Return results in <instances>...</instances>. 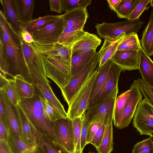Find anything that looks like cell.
<instances>
[{"label": "cell", "instance_id": "6da1fadb", "mask_svg": "<svg viewBox=\"0 0 153 153\" xmlns=\"http://www.w3.org/2000/svg\"><path fill=\"white\" fill-rule=\"evenodd\" d=\"M30 123L35 129L52 140L57 142L52 123L44 112L39 93L35 92L29 99H21L19 105Z\"/></svg>", "mask_w": 153, "mask_h": 153}, {"label": "cell", "instance_id": "7a4b0ae2", "mask_svg": "<svg viewBox=\"0 0 153 153\" xmlns=\"http://www.w3.org/2000/svg\"><path fill=\"white\" fill-rule=\"evenodd\" d=\"M35 51L40 58L46 77L53 81L60 89L65 86L71 79L70 60L60 56L44 55Z\"/></svg>", "mask_w": 153, "mask_h": 153}, {"label": "cell", "instance_id": "3957f363", "mask_svg": "<svg viewBox=\"0 0 153 153\" xmlns=\"http://www.w3.org/2000/svg\"><path fill=\"white\" fill-rule=\"evenodd\" d=\"M143 21L139 19L133 21L128 19L119 22L110 23L103 22L95 25L98 35L102 39L115 40L124 35L137 33L142 27Z\"/></svg>", "mask_w": 153, "mask_h": 153}, {"label": "cell", "instance_id": "277c9868", "mask_svg": "<svg viewBox=\"0 0 153 153\" xmlns=\"http://www.w3.org/2000/svg\"><path fill=\"white\" fill-rule=\"evenodd\" d=\"M98 74L97 69L89 76L68 106V117L73 120L81 117L86 110L94 83Z\"/></svg>", "mask_w": 153, "mask_h": 153}, {"label": "cell", "instance_id": "5b68a950", "mask_svg": "<svg viewBox=\"0 0 153 153\" xmlns=\"http://www.w3.org/2000/svg\"><path fill=\"white\" fill-rule=\"evenodd\" d=\"M99 62L100 56L97 52L89 62L71 79L65 86L61 89L64 100L68 106L77 92L95 70Z\"/></svg>", "mask_w": 153, "mask_h": 153}, {"label": "cell", "instance_id": "8992f818", "mask_svg": "<svg viewBox=\"0 0 153 153\" xmlns=\"http://www.w3.org/2000/svg\"><path fill=\"white\" fill-rule=\"evenodd\" d=\"M118 91V86L109 96L91 108L85 111V114L91 123L97 122L106 125L113 120L115 105Z\"/></svg>", "mask_w": 153, "mask_h": 153}, {"label": "cell", "instance_id": "52a82bcc", "mask_svg": "<svg viewBox=\"0 0 153 153\" xmlns=\"http://www.w3.org/2000/svg\"><path fill=\"white\" fill-rule=\"evenodd\" d=\"M9 62V76L13 78L21 74L28 82L32 83L31 76L24 58L22 49L15 42L5 45Z\"/></svg>", "mask_w": 153, "mask_h": 153}, {"label": "cell", "instance_id": "ba28073f", "mask_svg": "<svg viewBox=\"0 0 153 153\" xmlns=\"http://www.w3.org/2000/svg\"><path fill=\"white\" fill-rule=\"evenodd\" d=\"M65 28V22L60 17L48 23L31 33L37 44L48 45L58 42Z\"/></svg>", "mask_w": 153, "mask_h": 153}, {"label": "cell", "instance_id": "9c48e42d", "mask_svg": "<svg viewBox=\"0 0 153 153\" xmlns=\"http://www.w3.org/2000/svg\"><path fill=\"white\" fill-rule=\"evenodd\" d=\"M133 125L140 135L153 136V107L145 99L137 105L133 117Z\"/></svg>", "mask_w": 153, "mask_h": 153}, {"label": "cell", "instance_id": "30bf717a", "mask_svg": "<svg viewBox=\"0 0 153 153\" xmlns=\"http://www.w3.org/2000/svg\"><path fill=\"white\" fill-rule=\"evenodd\" d=\"M57 142L67 151L75 152L72 120L68 117L59 119L52 123Z\"/></svg>", "mask_w": 153, "mask_h": 153}, {"label": "cell", "instance_id": "8fae6325", "mask_svg": "<svg viewBox=\"0 0 153 153\" xmlns=\"http://www.w3.org/2000/svg\"><path fill=\"white\" fill-rule=\"evenodd\" d=\"M19 40V45L30 74L42 82L49 84L50 81L45 75L42 62L37 58L35 52L31 44L24 42L21 37Z\"/></svg>", "mask_w": 153, "mask_h": 153}, {"label": "cell", "instance_id": "7c38bea8", "mask_svg": "<svg viewBox=\"0 0 153 153\" xmlns=\"http://www.w3.org/2000/svg\"><path fill=\"white\" fill-rule=\"evenodd\" d=\"M122 68L112 62L106 80L102 88L91 103L88 106L89 109L108 97L112 92L118 86V83Z\"/></svg>", "mask_w": 153, "mask_h": 153}, {"label": "cell", "instance_id": "4fadbf2b", "mask_svg": "<svg viewBox=\"0 0 153 153\" xmlns=\"http://www.w3.org/2000/svg\"><path fill=\"white\" fill-rule=\"evenodd\" d=\"M131 93L116 128L121 129L127 127L131 122L139 102L142 100L143 94L138 87L132 84Z\"/></svg>", "mask_w": 153, "mask_h": 153}, {"label": "cell", "instance_id": "5bb4252c", "mask_svg": "<svg viewBox=\"0 0 153 153\" xmlns=\"http://www.w3.org/2000/svg\"><path fill=\"white\" fill-rule=\"evenodd\" d=\"M139 51H117L111 60L121 68L123 72L138 69Z\"/></svg>", "mask_w": 153, "mask_h": 153}, {"label": "cell", "instance_id": "9a60e30c", "mask_svg": "<svg viewBox=\"0 0 153 153\" xmlns=\"http://www.w3.org/2000/svg\"><path fill=\"white\" fill-rule=\"evenodd\" d=\"M88 16L87 8H77L61 15L65 27H71L76 30H82Z\"/></svg>", "mask_w": 153, "mask_h": 153}, {"label": "cell", "instance_id": "2e32d148", "mask_svg": "<svg viewBox=\"0 0 153 153\" xmlns=\"http://www.w3.org/2000/svg\"><path fill=\"white\" fill-rule=\"evenodd\" d=\"M0 97L1 98L5 106L9 131L22 140L20 125L14 107L10 103L4 93L1 90Z\"/></svg>", "mask_w": 153, "mask_h": 153}, {"label": "cell", "instance_id": "e0dca14e", "mask_svg": "<svg viewBox=\"0 0 153 153\" xmlns=\"http://www.w3.org/2000/svg\"><path fill=\"white\" fill-rule=\"evenodd\" d=\"M37 52L45 56H54L71 59L72 55L71 47L63 46L59 43L48 45H39L35 42L30 44Z\"/></svg>", "mask_w": 153, "mask_h": 153}, {"label": "cell", "instance_id": "ac0fdd59", "mask_svg": "<svg viewBox=\"0 0 153 153\" xmlns=\"http://www.w3.org/2000/svg\"><path fill=\"white\" fill-rule=\"evenodd\" d=\"M101 42V40L96 35L85 32L72 47V55L96 50Z\"/></svg>", "mask_w": 153, "mask_h": 153}, {"label": "cell", "instance_id": "d6986e66", "mask_svg": "<svg viewBox=\"0 0 153 153\" xmlns=\"http://www.w3.org/2000/svg\"><path fill=\"white\" fill-rule=\"evenodd\" d=\"M31 75L32 83L39 94L54 107L66 113L63 105L54 94L50 84L42 82L32 75Z\"/></svg>", "mask_w": 153, "mask_h": 153}, {"label": "cell", "instance_id": "ffe728a7", "mask_svg": "<svg viewBox=\"0 0 153 153\" xmlns=\"http://www.w3.org/2000/svg\"><path fill=\"white\" fill-rule=\"evenodd\" d=\"M3 13L8 26L18 38L20 37V22L19 20L13 0H0Z\"/></svg>", "mask_w": 153, "mask_h": 153}, {"label": "cell", "instance_id": "44dd1931", "mask_svg": "<svg viewBox=\"0 0 153 153\" xmlns=\"http://www.w3.org/2000/svg\"><path fill=\"white\" fill-rule=\"evenodd\" d=\"M35 130L37 138V153H75L69 152L57 142L51 140Z\"/></svg>", "mask_w": 153, "mask_h": 153}, {"label": "cell", "instance_id": "7402d4cb", "mask_svg": "<svg viewBox=\"0 0 153 153\" xmlns=\"http://www.w3.org/2000/svg\"><path fill=\"white\" fill-rule=\"evenodd\" d=\"M138 67L142 79L153 87V61L140 46Z\"/></svg>", "mask_w": 153, "mask_h": 153}, {"label": "cell", "instance_id": "603a6c76", "mask_svg": "<svg viewBox=\"0 0 153 153\" xmlns=\"http://www.w3.org/2000/svg\"><path fill=\"white\" fill-rule=\"evenodd\" d=\"M97 53L96 50H91L82 53L72 54L70 60L71 79L80 72Z\"/></svg>", "mask_w": 153, "mask_h": 153}, {"label": "cell", "instance_id": "cb8c5ba5", "mask_svg": "<svg viewBox=\"0 0 153 153\" xmlns=\"http://www.w3.org/2000/svg\"><path fill=\"white\" fill-rule=\"evenodd\" d=\"M126 35H124L115 40L104 39L102 46L98 52L100 56V62L98 68L102 67L111 59L117 51L120 44Z\"/></svg>", "mask_w": 153, "mask_h": 153}, {"label": "cell", "instance_id": "d4e9b609", "mask_svg": "<svg viewBox=\"0 0 153 153\" xmlns=\"http://www.w3.org/2000/svg\"><path fill=\"white\" fill-rule=\"evenodd\" d=\"M7 143L11 153H36L37 143L27 144L9 131Z\"/></svg>", "mask_w": 153, "mask_h": 153}, {"label": "cell", "instance_id": "484cf974", "mask_svg": "<svg viewBox=\"0 0 153 153\" xmlns=\"http://www.w3.org/2000/svg\"><path fill=\"white\" fill-rule=\"evenodd\" d=\"M15 8L20 22L33 20L34 0H13Z\"/></svg>", "mask_w": 153, "mask_h": 153}, {"label": "cell", "instance_id": "4316f807", "mask_svg": "<svg viewBox=\"0 0 153 153\" xmlns=\"http://www.w3.org/2000/svg\"><path fill=\"white\" fill-rule=\"evenodd\" d=\"M14 107L20 125L22 140L27 144L34 143L33 134L29 121L19 105Z\"/></svg>", "mask_w": 153, "mask_h": 153}, {"label": "cell", "instance_id": "83f0119b", "mask_svg": "<svg viewBox=\"0 0 153 153\" xmlns=\"http://www.w3.org/2000/svg\"><path fill=\"white\" fill-rule=\"evenodd\" d=\"M141 47L149 56L153 55V8L149 22L143 31L140 40Z\"/></svg>", "mask_w": 153, "mask_h": 153}, {"label": "cell", "instance_id": "f1b7e54d", "mask_svg": "<svg viewBox=\"0 0 153 153\" xmlns=\"http://www.w3.org/2000/svg\"><path fill=\"white\" fill-rule=\"evenodd\" d=\"M112 62L111 59H110L102 67L97 69L98 74L94 83L87 106L103 86L106 79Z\"/></svg>", "mask_w": 153, "mask_h": 153}, {"label": "cell", "instance_id": "f546056e", "mask_svg": "<svg viewBox=\"0 0 153 153\" xmlns=\"http://www.w3.org/2000/svg\"><path fill=\"white\" fill-rule=\"evenodd\" d=\"M61 15H47L27 22H20V30L24 29L31 34L46 24L59 18Z\"/></svg>", "mask_w": 153, "mask_h": 153}, {"label": "cell", "instance_id": "4dcf8cb0", "mask_svg": "<svg viewBox=\"0 0 153 153\" xmlns=\"http://www.w3.org/2000/svg\"><path fill=\"white\" fill-rule=\"evenodd\" d=\"M13 78L21 99L31 98L34 96L35 87L33 83L27 81L21 74L15 76Z\"/></svg>", "mask_w": 153, "mask_h": 153}, {"label": "cell", "instance_id": "1f68e13d", "mask_svg": "<svg viewBox=\"0 0 153 153\" xmlns=\"http://www.w3.org/2000/svg\"><path fill=\"white\" fill-rule=\"evenodd\" d=\"M113 120H109L105 125L101 144L96 149L98 153H111L113 150Z\"/></svg>", "mask_w": 153, "mask_h": 153}, {"label": "cell", "instance_id": "d6a6232c", "mask_svg": "<svg viewBox=\"0 0 153 153\" xmlns=\"http://www.w3.org/2000/svg\"><path fill=\"white\" fill-rule=\"evenodd\" d=\"M0 88L13 106L15 107L19 105L21 98L13 78H9L8 82Z\"/></svg>", "mask_w": 153, "mask_h": 153}, {"label": "cell", "instance_id": "836d02e7", "mask_svg": "<svg viewBox=\"0 0 153 153\" xmlns=\"http://www.w3.org/2000/svg\"><path fill=\"white\" fill-rule=\"evenodd\" d=\"M39 94L45 114L51 122L68 117L67 112H64L56 108Z\"/></svg>", "mask_w": 153, "mask_h": 153}, {"label": "cell", "instance_id": "e575fe53", "mask_svg": "<svg viewBox=\"0 0 153 153\" xmlns=\"http://www.w3.org/2000/svg\"><path fill=\"white\" fill-rule=\"evenodd\" d=\"M131 89L120 94L117 98L114 110L113 121L116 127L129 97Z\"/></svg>", "mask_w": 153, "mask_h": 153}, {"label": "cell", "instance_id": "d590c367", "mask_svg": "<svg viewBox=\"0 0 153 153\" xmlns=\"http://www.w3.org/2000/svg\"><path fill=\"white\" fill-rule=\"evenodd\" d=\"M140 0H121L114 12L120 18L127 19Z\"/></svg>", "mask_w": 153, "mask_h": 153}, {"label": "cell", "instance_id": "8d00e7d4", "mask_svg": "<svg viewBox=\"0 0 153 153\" xmlns=\"http://www.w3.org/2000/svg\"><path fill=\"white\" fill-rule=\"evenodd\" d=\"M141 46L137 33L126 35L120 44L117 51L132 50L139 51Z\"/></svg>", "mask_w": 153, "mask_h": 153}, {"label": "cell", "instance_id": "74e56055", "mask_svg": "<svg viewBox=\"0 0 153 153\" xmlns=\"http://www.w3.org/2000/svg\"><path fill=\"white\" fill-rule=\"evenodd\" d=\"M85 33L83 30L67 33H63L58 43L64 46L72 48L74 44L81 38Z\"/></svg>", "mask_w": 153, "mask_h": 153}, {"label": "cell", "instance_id": "f35d334b", "mask_svg": "<svg viewBox=\"0 0 153 153\" xmlns=\"http://www.w3.org/2000/svg\"><path fill=\"white\" fill-rule=\"evenodd\" d=\"M133 84L138 87L146 101L153 107V87L142 79L134 80Z\"/></svg>", "mask_w": 153, "mask_h": 153}, {"label": "cell", "instance_id": "ab89813d", "mask_svg": "<svg viewBox=\"0 0 153 153\" xmlns=\"http://www.w3.org/2000/svg\"><path fill=\"white\" fill-rule=\"evenodd\" d=\"M74 133L75 153H81L80 140L82 123V117H78L72 120Z\"/></svg>", "mask_w": 153, "mask_h": 153}, {"label": "cell", "instance_id": "60d3db41", "mask_svg": "<svg viewBox=\"0 0 153 153\" xmlns=\"http://www.w3.org/2000/svg\"><path fill=\"white\" fill-rule=\"evenodd\" d=\"M7 21L3 12L0 11V38L4 45L11 43L14 42L10 32Z\"/></svg>", "mask_w": 153, "mask_h": 153}, {"label": "cell", "instance_id": "b9f144b4", "mask_svg": "<svg viewBox=\"0 0 153 153\" xmlns=\"http://www.w3.org/2000/svg\"><path fill=\"white\" fill-rule=\"evenodd\" d=\"M62 10L65 13L73 10L79 8H87L91 0H61Z\"/></svg>", "mask_w": 153, "mask_h": 153}, {"label": "cell", "instance_id": "7bdbcfd3", "mask_svg": "<svg viewBox=\"0 0 153 153\" xmlns=\"http://www.w3.org/2000/svg\"><path fill=\"white\" fill-rule=\"evenodd\" d=\"M132 153H153V139L150 136L137 143L134 146Z\"/></svg>", "mask_w": 153, "mask_h": 153}, {"label": "cell", "instance_id": "ee69618b", "mask_svg": "<svg viewBox=\"0 0 153 153\" xmlns=\"http://www.w3.org/2000/svg\"><path fill=\"white\" fill-rule=\"evenodd\" d=\"M0 68L1 72L9 76L8 57L5 45L0 39Z\"/></svg>", "mask_w": 153, "mask_h": 153}, {"label": "cell", "instance_id": "f6af8a7d", "mask_svg": "<svg viewBox=\"0 0 153 153\" xmlns=\"http://www.w3.org/2000/svg\"><path fill=\"white\" fill-rule=\"evenodd\" d=\"M150 1V0H140L139 3L136 6L127 19L133 21L139 19L144 10L148 9L149 6L146 7V6L149 3Z\"/></svg>", "mask_w": 153, "mask_h": 153}, {"label": "cell", "instance_id": "bcb514c9", "mask_svg": "<svg viewBox=\"0 0 153 153\" xmlns=\"http://www.w3.org/2000/svg\"><path fill=\"white\" fill-rule=\"evenodd\" d=\"M82 123L80 140V147L81 151L87 145L86 143V136L87 131L91 123L85 114V112L82 115Z\"/></svg>", "mask_w": 153, "mask_h": 153}, {"label": "cell", "instance_id": "7dc6e473", "mask_svg": "<svg viewBox=\"0 0 153 153\" xmlns=\"http://www.w3.org/2000/svg\"><path fill=\"white\" fill-rule=\"evenodd\" d=\"M105 125L100 123L94 137L91 142V144L94 146L96 149L100 145L105 133Z\"/></svg>", "mask_w": 153, "mask_h": 153}, {"label": "cell", "instance_id": "c3c4849f", "mask_svg": "<svg viewBox=\"0 0 153 153\" xmlns=\"http://www.w3.org/2000/svg\"><path fill=\"white\" fill-rule=\"evenodd\" d=\"M101 123L94 122L91 123L86 136V144L91 143L97 133Z\"/></svg>", "mask_w": 153, "mask_h": 153}, {"label": "cell", "instance_id": "681fc988", "mask_svg": "<svg viewBox=\"0 0 153 153\" xmlns=\"http://www.w3.org/2000/svg\"><path fill=\"white\" fill-rule=\"evenodd\" d=\"M49 3L50 11H54L59 14L62 13L61 0H50Z\"/></svg>", "mask_w": 153, "mask_h": 153}, {"label": "cell", "instance_id": "f907efd6", "mask_svg": "<svg viewBox=\"0 0 153 153\" xmlns=\"http://www.w3.org/2000/svg\"><path fill=\"white\" fill-rule=\"evenodd\" d=\"M20 34L22 40L25 42L30 44L34 42L31 34L26 30L24 29H21Z\"/></svg>", "mask_w": 153, "mask_h": 153}, {"label": "cell", "instance_id": "816d5d0a", "mask_svg": "<svg viewBox=\"0 0 153 153\" xmlns=\"http://www.w3.org/2000/svg\"><path fill=\"white\" fill-rule=\"evenodd\" d=\"M9 130L2 122L0 120V141L7 143Z\"/></svg>", "mask_w": 153, "mask_h": 153}, {"label": "cell", "instance_id": "f5cc1de1", "mask_svg": "<svg viewBox=\"0 0 153 153\" xmlns=\"http://www.w3.org/2000/svg\"><path fill=\"white\" fill-rule=\"evenodd\" d=\"M0 120H1L9 130L7 115L3 102L0 97Z\"/></svg>", "mask_w": 153, "mask_h": 153}, {"label": "cell", "instance_id": "db71d44e", "mask_svg": "<svg viewBox=\"0 0 153 153\" xmlns=\"http://www.w3.org/2000/svg\"><path fill=\"white\" fill-rule=\"evenodd\" d=\"M0 153H11L7 143L0 141Z\"/></svg>", "mask_w": 153, "mask_h": 153}, {"label": "cell", "instance_id": "11a10c76", "mask_svg": "<svg viewBox=\"0 0 153 153\" xmlns=\"http://www.w3.org/2000/svg\"><path fill=\"white\" fill-rule=\"evenodd\" d=\"M121 1V0H108L107 1L111 10L114 11Z\"/></svg>", "mask_w": 153, "mask_h": 153}, {"label": "cell", "instance_id": "9f6ffc18", "mask_svg": "<svg viewBox=\"0 0 153 153\" xmlns=\"http://www.w3.org/2000/svg\"><path fill=\"white\" fill-rule=\"evenodd\" d=\"M9 78L7 76L0 72V88L2 87L8 82Z\"/></svg>", "mask_w": 153, "mask_h": 153}, {"label": "cell", "instance_id": "6f0895ef", "mask_svg": "<svg viewBox=\"0 0 153 153\" xmlns=\"http://www.w3.org/2000/svg\"><path fill=\"white\" fill-rule=\"evenodd\" d=\"M149 3L150 6L153 7V0H150Z\"/></svg>", "mask_w": 153, "mask_h": 153}, {"label": "cell", "instance_id": "680465c9", "mask_svg": "<svg viewBox=\"0 0 153 153\" xmlns=\"http://www.w3.org/2000/svg\"><path fill=\"white\" fill-rule=\"evenodd\" d=\"M88 153H97L91 152L89 151Z\"/></svg>", "mask_w": 153, "mask_h": 153}, {"label": "cell", "instance_id": "91938a15", "mask_svg": "<svg viewBox=\"0 0 153 153\" xmlns=\"http://www.w3.org/2000/svg\"><path fill=\"white\" fill-rule=\"evenodd\" d=\"M81 153H83V151H82V152H81Z\"/></svg>", "mask_w": 153, "mask_h": 153}]
</instances>
